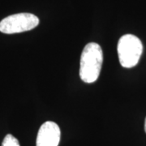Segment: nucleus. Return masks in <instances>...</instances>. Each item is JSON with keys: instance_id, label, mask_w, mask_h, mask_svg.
<instances>
[{"instance_id": "obj_1", "label": "nucleus", "mask_w": 146, "mask_h": 146, "mask_svg": "<svg viewBox=\"0 0 146 146\" xmlns=\"http://www.w3.org/2000/svg\"><path fill=\"white\" fill-rule=\"evenodd\" d=\"M103 63V52L98 43L90 42L84 48L80 63V76L84 82L91 84L99 77Z\"/></svg>"}, {"instance_id": "obj_2", "label": "nucleus", "mask_w": 146, "mask_h": 146, "mask_svg": "<svg viewBox=\"0 0 146 146\" xmlns=\"http://www.w3.org/2000/svg\"><path fill=\"white\" fill-rule=\"evenodd\" d=\"M118 55L122 67L131 68L138 63L143 52L141 41L135 35L125 34L118 42Z\"/></svg>"}, {"instance_id": "obj_3", "label": "nucleus", "mask_w": 146, "mask_h": 146, "mask_svg": "<svg viewBox=\"0 0 146 146\" xmlns=\"http://www.w3.org/2000/svg\"><path fill=\"white\" fill-rule=\"evenodd\" d=\"M39 25L38 17L31 13H18L0 21V32L6 34L29 31Z\"/></svg>"}, {"instance_id": "obj_4", "label": "nucleus", "mask_w": 146, "mask_h": 146, "mask_svg": "<svg viewBox=\"0 0 146 146\" xmlns=\"http://www.w3.org/2000/svg\"><path fill=\"white\" fill-rule=\"evenodd\" d=\"M61 131L57 123L52 121L44 123L38 131L36 146H58Z\"/></svg>"}, {"instance_id": "obj_5", "label": "nucleus", "mask_w": 146, "mask_h": 146, "mask_svg": "<svg viewBox=\"0 0 146 146\" xmlns=\"http://www.w3.org/2000/svg\"><path fill=\"white\" fill-rule=\"evenodd\" d=\"M2 146H20V143L15 136L7 134L3 141Z\"/></svg>"}, {"instance_id": "obj_6", "label": "nucleus", "mask_w": 146, "mask_h": 146, "mask_svg": "<svg viewBox=\"0 0 146 146\" xmlns=\"http://www.w3.org/2000/svg\"><path fill=\"white\" fill-rule=\"evenodd\" d=\"M145 131L146 132V118H145Z\"/></svg>"}]
</instances>
